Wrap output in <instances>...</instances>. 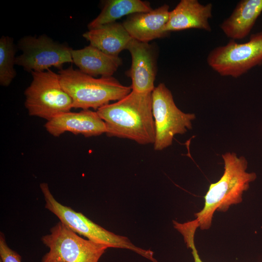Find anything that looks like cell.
Instances as JSON below:
<instances>
[{"mask_svg": "<svg viewBox=\"0 0 262 262\" xmlns=\"http://www.w3.org/2000/svg\"><path fill=\"white\" fill-rule=\"evenodd\" d=\"M97 112L105 124L107 136L130 139L141 145L154 144L152 92L132 90L116 102L98 108Z\"/></svg>", "mask_w": 262, "mask_h": 262, "instance_id": "obj_1", "label": "cell"}, {"mask_svg": "<svg viewBox=\"0 0 262 262\" xmlns=\"http://www.w3.org/2000/svg\"><path fill=\"white\" fill-rule=\"evenodd\" d=\"M222 158L224 173L218 181L210 184L204 196L203 209L195 214L199 228L202 230L210 229L216 211L224 212L231 205L241 203L244 192L257 178L255 173L246 171L248 163L245 157L227 152Z\"/></svg>", "mask_w": 262, "mask_h": 262, "instance_id": "obj_2", "label": "cell"}, {"mask_svg": "<svg viewBox=\"0 0 262 262\" xmlns=\"http://www.w3.org/2000/svg\"><path fill=\"white\" fill-rule=\"evenodd\" d=\"M61 85L72 99L73 108L98 110L111 101L119 100L131 92V86L122 84L112 76L95 78L72 66L58 72Z\"/></svg>", "mask_w": 262, "mask_h": 262, "instance_id": "obj_3", "label": "cell"}, {"mask_svg": "<svg viewBox=\"0 0 262 262\" xmlns=\"http://www.w3.org/2000/svg\"><path fill=\"white\" fill-rule=\"evenodd\" d=\"M40 187L46 203L45 207L55 214L60 221L74 232L95 243L108 247L128 249L154 262L153 252L135 246L125 236L109 231L90 220L81 213L57 201L51 193L48 183H41Z\"/></svg>", "mask_w": 262, "mask_h": 262, "instance_id": "obj_4", "label": "cell"}, {"mask_svg": "<svg viewBox=\"0 0 262 262\" xmlns=\"http://www.w3.org/2000/svg\"><path fill=\"white\" fill-rule=\"evenodd\" d=\"M31 74L32 81L24 92L25 106L30 115L49 121L70 111L72 99L63 88L58 73L49 69Z\"/></svg>", "mask_w": 262, "mask_h": 262, "instance_id": "obj_5", "label": "cell"}, {"mask_svg": "<svg viewBox=\"0 0 262 262\" xmlns=\"http://www.w3.org/2000/svg\"><path fill=\"white\" fill-rule=\"evenodd\" d=\"M41 239L49 251L41 262H98L109 248L85 240L59 221Z\"/></svg>", "mask_w": 262, "mask_h": 262, "instance_id": "obj_6", "label": "cell"}, {"mask_svg": "<svg viewBox=\"0 0 262 262\" xmlns=\"http://www.w3.org/2000/svg\"><path fill=\"white\" fill-rule=\"evenodd\" d=\"M207 62L222 76H241L262 64V32L251 34L247 42L238 43L230 39L225 45L213 49Z\"/></svg>", "mask_w": 262, "mask_h": 262, "instance_id": "obj_7", "label": "cell"}, {"mask_svg": "<svg viewBox=\"0 0 262 262\" xmlns=\"http://www.w3.org/2000/svg\"><path fill=\"white\" fill-rule=\"evenodd\" d=\"M152 109L155 128L154 148L162 150L171 145L177 134L192 129L194 114L185 113L176 105L171 91L160 83L152 92Z\"/></svg>", "mask_w": 262, "mask_h": 262, "instance_id": "obj_8", "label": "cell"}, {"mask_svg": "<svg viewBox=\"0 0 262 262\" xmlns=\"http://www.w3.org/2000/svg\"><path fill=\"white\" fill-rule=\"evenodd\" d=\"M17 48L22 53L16 57V65L28 72L43 71L52 66L61 69L64 64L73 63L72 49L46 34L24 36L18 41Z\"/></svg>", "mask_w": 262, "mask_h": 262, "instance_id": "obj_9", "label": "cell"}, {"mask_svg": "<svg viewBox=\"0 0 262 262\" xmlns=\"http://www.w3.org/2000/svg\"><path fill=\"white\" fill-rule=\"evenodd\" d=\"M128 49L131 56V65L127 71L131 78L132 90L140 93L152 92L157 72L156 53L148 43L132 39Z\"/></svg>", "mask_w": 262, "mask_h": 262, "instance_id": "obj_10", "label": "cell"}, {"mask_svg": "<svg viewBox=\"0 0 262 262\" xmlns=\"http://www.w3.org/2000/svg\"><path fill=\"white\" fill-rule=\"evenodd\" d=\"M45 128L55 137L66 131L85 137L98 136L106 131L105 124L97 112L90 110L62 113L47 121Z\"/></svg>", "mask_w": 262, "mask_h": 262, "instance_id": "obj_11", "label": "cell"}, {"mask_svg": "<svg viewBox=\"0 0 262 262\" xmlns=\"http://www.w3.org/2000/svg\"><path fill=\"white\" fill-rule=\"evenodd\" d=\"M169 6L164 4L148 12L130 15L122 23L132 38L148 43L152 40L166 36L164 29L169 17Z\"/></svg>", "mask_w": 262, "mask_h": 262, "instance_id": "obj_12", "label": "cell"}, {"mask_svg": "<svg viewBox=\"0 0 262 262\" xmlns=\"http://www.w3.org/2000/svg\"><path fill=\"white\" fill-rule=\"evenodd\" d=\"M212 3L202 4L197 0H181L170 11L164 30L169 33L190 29L211 32L209 19L212 17Z\"/></svg>", "mask_w": 262, "mask_h": 262, "instance_id": "obj_13", "label": "cell"}, {"mask_svg": "<svg viewBox=\"0 0 262 262\" xmlns=\"http://www.w3.org/2000/svg\"><path fill=\"white\" fill-rule=\"evenodd\" d=\"M262 12V0L240 1L231 15L220 25L225 35L231 40L246 38Z\"/></svg>", "mask_w": 262, "mask_h": 262, "instance_id": "obj_14", "label": "cell"}, {"mask_svg": "<svg viewBox=\"0 0 262 262\" xmlns=\"http://www.w3.org/2000/svg\"><path fill=\"white\" fill-rule=\"evenodd\" d=\"M73 63L82 72L92 77H110L122 64L119 57L107 54L90 45L79 49H72Z\"/></svg>", "mask_w": 262, "mask_h": 262, "instance_id": "obj_15", "label": "cell"}, {"mask_svg": "<svg viewBox=\"0 0 262 262\" xmlns=\"http://www.w3.org/2000/svg\"><path fill=\"white\" fill-rule=\"evenodd\" d=\"M82 36L90 45L116 57L122 50L127 49L132 39L123 24L116 22L89 30Z\"/></svg>", "mask_w": 262, "mask_h": 262, "instance_id": "obj_16", "label": "cell"}, {"mask_svg": "<svg viewBox=\"0 0 262 262\" xmlns=\"http://www.w3.org/2000/svg\"><path fill=\"white\" fill-rule=\"evenodd\" d=\"M153 9L147 1L141 0H108L104 3L100 14L87 25L89 30L115 22L126 15L150 12Z\"/></svg>", "mask_w": 262, "mask_h": 262, "instance_id": "obj_17", "label": "cell"}, {"mask_svg": "<svg viewBox=\"0 0 262 262\" xmlns=\"http://www.w3.org/2000/svg\"><path fill=\"white\" fill-rule=\"evenodd\" d=\"M16 47L13 38L2 35L0 39V84L8 86L16 76Z\"/></svg>", "mask_w": 262, "mask_h": 262, "instance_id": "obj_18", "label": "cell"}, {"mask_svg": "<svg viewBox=\"0 0 262 262\" xmlns=\"http://www.w3.org/2000/svg\"><path fill=\"white\" fill-rule=\"evenodd\" d=\"M173 223L175 228L182 235L187 247L191 249L194 262H203L195 245V234L197 228L199 227L197 221L195 219L184 223L174 221Z\"/></svg>", "mask_w": 262, "mask_h": 262, "instance_id": "obj_19", "label": "cell"}, {"mask_svg": "<svg viewBox=\"0 0 262 262\" xmlns=\"http://www.w3.org/2000/svg\"><path fill=\"white\" fill-rule=\"evenodd\" d=\"M0 262H22L21 256L10 248L2 232L0 233Z\"/></svg>", "mask_w": 262, "mask_h": 262, "instance_id": "obj_20", "label": "cell"}]
</instances>
